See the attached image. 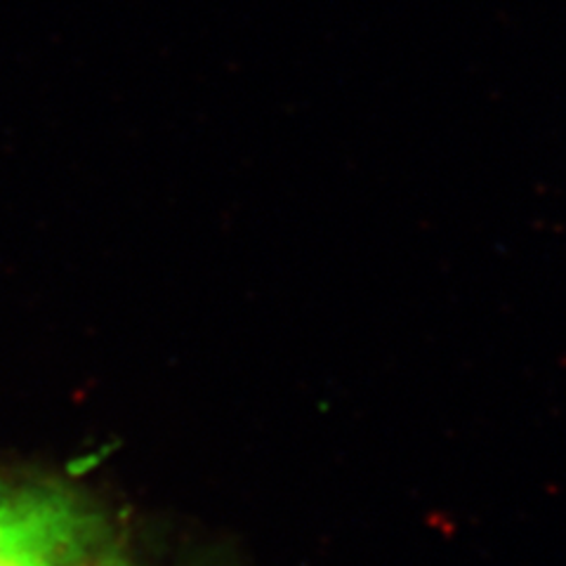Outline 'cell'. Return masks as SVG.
Returning a JSON list of instances; mask_svg holds the SVG:
<instances>
[{
  "label": "cell",
  "mask_w": 566,
  "mask_h": 566,
  "mask_svg": "<svg viewBox=\"0 0 566 566\" xmlns=\"http://www.w3.org/2000/svg\"><path fill=\"white\" fill-rule=\"evenodd\" d=\"M95 528L57 491L0 486V566H97Z\"/></svg>",
  "instance_id": "obj_1"
},
{
  "label": "cell",
  "mask_w": 566,
  "mask_h": 566,
  "mask_svg": "<svg viewBox=\"0 0 566 566\" xmlns=\"http://www.w3.org/2000/svg\"><path fill=\"white\" fill-rule=\"evenodd\" d=\"M97 566H126V564H120V562H116L114 557H102V559L97 562Z\"/></svg>",
  "instance_id": "obj_2"
}]
</instances>
